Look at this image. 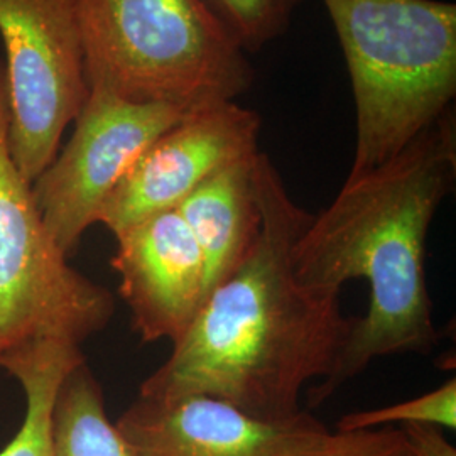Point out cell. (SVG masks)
Wrapping results in <instances>:
<instances>
[{"instance_id":"6da1fadb","label":"cell","mask_w":456,"mask_h":456,"mask_svg":"<svg viewBox=\"0 0 456 456\" xmlns=\"http://www.w3.org/2000/svg\"><path fill=\"white\" fill-rule=\"evenodd\" d=\"M262 232L247 261L207 294L195 322L139 397L210 395L265 419L301 412L306 384L331 372L352 328L340 294L303 284L293 247L310 224L261 151Z\"/></svg>"},{"instance_id":"7a4b0ae2","label":"cell","mask_w":456,"mask_h":456,"mask_svg":"<svg viewBox=\"0 0 456 456\" xmlns=\"http://www.w3.org/2000/svg\"><path fill=\"white\" fill-rule=\"evenodd\" d=\"M455 109L387 163L346 180L325 210L311 216L293 247L297 279L342 293L369 284V308L352 328L331 372L313 386L310 408L325 403L372 362L429 355L440 343L426 279V242L441 203L455 188Z\"/></svg>"},{"instance_id":"3957f363","label":"cell","mask_w":456,"mask_h":456,"mask_svg":"<svg viewBox=\"0 0 456 456\" xmlns=\"http://www.w3.org/2000/svg\"><path fill=\"white\" fill-rule=\"evenodd\" d=\"M350 73L355 152L346 180L399 154L453 109L456 5L443 0H323Z\"/></svg>"},{"instance_id":"277c9868","label":"cell","mask_w":456,"mask_h":456,"mask_svg":"<svg viewBox=\"0 0 456 456\" xmlns=\"http://www.w3.org/2000/svg\"><path fill=\"white\" fill-rule=\"evenodd\" d=\"M88 88L184 112L235 102L254 69L207 0H77Z\"/></svg>"},{"instance_id":"5b68a950","label":"cell","mask_w":456,"mask_h":456,"mask_svg":"<svg viewBox=\"0 0 456 456\" xmlns=\"http://www.w3.org/2000/svg\"><path fill=\"white\" fill-rule=\"evenodd\" d=\"M0 61V362L43 340L82 345L112 320L114 296L73 269L45 227L11 152Z\"/></svg>"},{"instance_id":"8992f818","label":"cell","mask_w":456,"mask_h":456,"mask_svg":"<svg viewBox=\"0 0 456 456\" xmlns=\"http://www.w3.org/2000/svg\"><path fill=\"white\" fill-rule=\"evenodd\" d=\"M11 152L29 183L60 151L88 98L77 0H0Z\"/></svg>"},{"instance_id":"52a82bcc","label":"cell","mask_w":456,"mask_h":456,"mask_svg":"<svg viewBox=\"0 0 456 456\" xmlns=\"http://www.w3.org/2000/svg\"><path fill=\"white\" fill-rule=\"evenodd\" d=\"M186 114L173 105L90 90L69 142L33 183L45 227L65 256L98 224L105 201L147 147Z\"/></svg>"},{"instance_id":"ba28073f","label":"cell","mask_w":456,"mask_h":456,"mask_svg":"<svg viewBox=\"0 0 456 456\" xmlns=\"http://www.w3.org/2000/svg\"><path fill=\"white\" fill-rule=\"evenodd\" d=\"M262 118L237 102L196 109L161 134L105 201L98 224L115 237L156 213L176 210L213 175L261 151Z\"/></svg>"},{"instance_id":"9c48e42d","label":"cell","mask_w":456,"mask_h":456,"mask_svg":"<svg viewBox=\"0 0 456 456\" xmlns=\"http://www.w3.org/2000/svg\"><path fill=\"white\" fill-rule=\"evenodd\" d=\"M115 424L142 456H305L330 433L308 411L265 419L200 394L139 397Z\"/></svg>"},{"instance_id":"30bf717a","label":"cell","mask_w":456,"mask_h":456,"mask_svg":"<svg viewBox=\"0 0 456 456\" xmlns=\"http://www.w3.org/2000/svg\"><path fill=\"white\" fill-rule=\"evenodd\" d=\"M115 239L110 265L134 330L142 342H180L207 296L205 264L191 230L178 210H167Z\"/></svg>"},{"instance_id":"8fae6325","label":"cell","mask_w":456,"mask_h":456,"mask_svg":"<svg viewBox=\"0 0 456 456\" xmlns=\"http://www.w3.org/2000/svg\"><path fill=\"white\" fill-rule=\"evenodd\" d=\"M259 154L224 167L176 208L200 247L207 294L247 261L261 237Z\"/></svg>"},{"instance_id":"7c38bea8","label":"cell","mask_w":456,"mask_h":456,"mask_svg":"<svg viewBox=\"0 0 456 456\" xmlns=\"http://www.w3.org/2000/svg\"><path fill=\"white\" fill-rule=\"evenodd\" d=\"M83 362L78 345L58 340L31 343L0 362L4 370L16 377L26 395L24 421L0 456H54L53 409L56 395L66 375Z\"/></svg>"},{"instance_id":"4fadbf2b","label":"cell","mask_w":456,"mask_h":456,"mask_svg":"<svg viewBox=\"0 0 456 456\" xmlns=\"http://www.w3.org/2000/svg\"><path fill=\"white\" fill-rule=\"evenodd\" d=\"M54 456H142L107 418L103 391L83 362L66 375L53 409Z\"/></svg>"},{"instance_id":"5bb4252c","label":"cell","mask_w":456,"mask_h":456,"mask_svg":"<svg viewBox=\"0 0 456 456\" xmlns=\"http://www.w3.org/2000/svg\"><path fill=\"white\" fill-rule=\"evenodd\" d=\"M428 424L441 429L456 428V379L452 377L438 389L384 408L350 412L337 423L338 431L372 429L382 426Z\"/></svg>"},{"instance_id":"9a60e30c","label":"cell","mask_w":456,"mask_h":456,"mask_svg":"<svg viewBox=\"0 0 456 456\" xmlns=\"http://www.w3.org/2000/svg\"><path fill=\"white\" fill-rule=\"evenodd\" d=\"M247 53H256L289 28L301 0H207Z\"/></svg>"},{"instance_id":"2e32d148","label":"cell","mask_w":456,"mask_h":456,"mask_svg":"<svg viewBox=\"0 0 456 456\" xmlns=\"http://www.w3.org/2000/svg\"><path fill=\"white\" fill-rule=\"evenodd\" d=\"M305 456H414L401 428L382 426L372 429L328 433Z\"/></svg>"},{"instance_id":"e0dca14e","label":"cell","mask_w":456,"mask_h":456,"mask_svg":"<svg viewBox=\"0 0 456 456\" xmlns=\"http://www.w3.org/2000/svg\"><path fill=\"white\" fill-rule=\"evenodd\" d=\"M414 456H456V448L444 436V429L428 424L401 426Z\"/></svg>"}]
</instances>
